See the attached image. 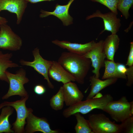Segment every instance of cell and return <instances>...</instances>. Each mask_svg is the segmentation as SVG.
<instances>
[{"label":"cell","instance_id":"6da1fadb","mask_svg":"<svg viewBox=\"0 0 133 133\" xmlns=\"http://www.w3.org/2000/svg\"><path fill=\"white\" fill-rule=\"evenodd\" d=\"M57 62L74 78L75 81L81 84L84 83L91 64L90 59L69 52H64Z\"/></svg>","mask_w":133,"mask_h":133},{"label":"cell","instance_id":"7a4b0ae2","mask_svg":"<svg viewBox=\"0 0 133 133\" xmlns=\"http://www.w3.org/2000/svg\"><path fill=\"white\" fill-rule=\"evenodd\" d=\"M99 95L84 101H81L64 109L62 114L65 118L69 117L78 112L83 114L88 113L93 110L97 109L103 111L107 104L113 100L110 94Z\"/></svg>","mask_w":133,"mask_h":133},{"label":"cell","instance_id":"3957f363","mask_svg":"<svg viewBox=\"0 0 133 133\" xmlns=\"http://www.w3.org/2000/svg\"><path fill=\"white\" fill-rule=\"evenodd\" d=\"M103 111L108 113L116 122H121L133 116V102L129 101L126 97L122 96L117 100L109 102Z\"/></svg>","mask_w":133,"mask_h":133},{"label":"cell","instance_id":"277c9868","mask_svg":"<svg viewBox=\"0 0 133 133\" xmlns=\"http://www.w3.org/2000/svg\"><path fill=\"white\" fill-rule=\"evenodd\" d=\"M29 98L28 95L22 97L21 99L13 102L4 101L0 104V110L6 106H10L14 108L16 112L17 116L16 121L12 124V129L15 133H25V126L28 116L33 113L31 108H28L26 105V102Z\"/></svg>","mask_w":133,"mask_h":133},{"label":"cell","instance_id":"5b68a950","mask_svg":"<svg viewBox=\"0 0 133 133\" xmlns=\"http://www.w3.org/2000/svg\"><path fill=\"white\" fill-rule=\"evenodd\" d=\"M5 73L8 80L9 87L7 93L2 98V100L7 99L10 97L16 95L25 97L28 95L24 85L28 83L29 80L26 76L25 70L20 68L15 74L7 71Z\"/></svg>","mask_w":133,"mask_h":133},{"label":"cell","instance_id":"8992f818","mask_svg":"<svg viewBox=\"0 0 133 133\" xmlns=\"http://www.w3.org/2000/svg\"><path fill=\"white\" fill-rule=\"evenodd\" d=\"M88 120L93 133H120V124L112 121L103 114H90Z\"/></svg>","mask_w":133,"mask_h":133},{"label":"cell","instance_id":"52a82bcc","mask_svg":"<svg viewBox=\"0 0 133 133\" xmlns=\"http://www.w3.org/2000/svg\"><path fill=\"white\" fill-rule=\"evenodd\" d=\"M34 60L32 61H26L23 59L19 61L20 64L23 66H30L33 68L38 73L42 76L47 81L48 86L53 89L54 86L50 82L49 78L48 72L51 66L52 61L44 59L40 54L39 49L37 47L32 51Z\"/></svg>","mask_w":133,"mask_h":133},{"label":"cell","instance_id":"ba28073f","mask_svg":"<svg viewBox=\"0 0 133 133\" xmlns=\"http://www.w3.org/2000/svg\"><path fill=\"white\" fill-rule=\"evenodd\" d=\"M22 45L21 38L7 24L0 25V49L11 51L19 50Z\"/></svg>","mask_w":133,"mask_h":133},{"label":"cell","instance_id":"9c48e42d","mask_svg":"<svg viewBox=\"0 0 133 133\" xmlns=\"http://www.w3.org/2000/svg\"><path fill=\"white\" fill-rule=\"evenodd\" d=\"M103 40H101L96 42L91 49L83 55L91 60V66L94 68L92 72L97 78L100 76V69L104 66L105 59L106 58L103 48Z\"/></svg>","mask_w":133,"mask_h":133},{"label":"cell","instance_id":"30bf717a","mask_svg":"<svg viewBox=\"0 0 133 133\" xmlns=\"http://www.w3.org/2000/svg\"><path fill=\"white\" fill-rule=\"evenodd\" d=\"M117 15L111 11L103 14L98 10L92 14L87 16L86 19L95 17L101 18L103 21L104 29L99 35L105 31L110 32L112 34H116L119 31L121 25V20L117 17Z\"/></svg>","mask_w":133,"mask_h":133},{"label":"cell","instance_id":"8fae6325","mask_svg":"<svg viewBox=\"0 0 133 133\" xmlns=\"http://www.w3.org/2000/svg\"><path fill=\"white\" fill-rule=\"evenodd\" d=\"M26 125L25 133H33L40 132L43 133H58L57 130L51 129L47 119L45 117H39L30 113L26 119Z\"/></svg>","mask_w":133,"mask_h":133},{"label":"cell","instance_id":"7c38bea8","mask_svg":"<svg viewBox=\"0 0 133 133\" xmlns=\"http://www.w3.org/2000/svg\"><path fill=\"white\" fill-rule=\"evenodd\" d=\"M28 2L26 0H0V12L5 10L16 14V23H21Z\"/></svg>","mask_w":133,"mask_h":133},{"label":"cell","instance_id":"4fadbf2b","mask_svg":"<svg viewBox=\"0 0 133 133\" xmlns=\"http://www.w3.org/2000/svg\"><path fill=\"white\" fill-rule=\"evenodd\" d=\"M75 0H70L67 3L64 5L57 4L54 10L49 12L41 9L39 15L40 18L45 17L50 15H53L60 19L64 26H67L73 23V18L69 13V7Z\"/></svg>","mask_w":133,"mask_h":133},{"label":"cell","instance_id":"5bb4252c","mask_svg":"<svg viewBox=\"0 0 133 133\" xmlns=\"http://www.w3.org/2000/svg\"><path fill=\"white\" fill-rule=\"evenodd\" d=\"M62 86L66 106H70L82 100L83 95L76 83L70 82L63 84Z\"/></svg>","mask_w":133,"mask_h":133},{"label":"cell","instance_id":"9a60e30c","mask_svg":"<svg viewBox=\"0 0 133 133\" xmlns=\"http://www.w3.org/2000/svg\"><path fill=\"white\" fill-rule=\"evenodd\" d=\"M52 42L62 48L67 49L69 52L82 55L90 50L96 43L94 40L81 44L72 43L66 41H60L57 39L52 41Z\"/></svg>","mask_w":133,"mask_h":133},{"label":"cell","instance_id":"2e32d148","mask_svg":"<svg viewBox=\"0 0 133 133\" xmlns=\"http://www.w3.org/2000/svg\"><path fill=\"white\" fill-rule=\"evenodd\" d=\"M49 77L63 84L75 82L74 78L66 71L58 62L52 61L48 72Z\"/></svg>","mask_w":133,"mask_h":133},{"label":"cell","instance_id":"e0dca14e","mask_svg":"<svg viewBox=\"0 0 133 133\" xmlns=\"http://www.w3.org/2000/svg\"><path fill=\"white\" fill-rule=\"evenodd\" d=\"M91 83V88L90 92L86 100L91 99L98 94L102 89L115 83L118 79L116 78H109L104 80H100L96 78L95 75L91 76L89 78Z\"/></svg>","mask_w":133,"mask_h":133},{"label":"cell","instance_id":"ac0fdd59","mask_svg":"<svg viewBox=\"0 0 133 133\" xmlns=\"http://www.w3.org/2000/svg\"><path fill=\"white\" fill-rule=\"evenodd\" d=\"M120 41V39L116 34H111L104 40L103 50L108 60L114 61L115 54L118 49Z\"/></svg>","mask_w":133,"mask_h":133},{"label":"cell","instance_id":"d6986e66","mask_svg":"<svg viewBox=\"0 0 133 133\" xmlns=\"http://www.w3.org/2000/svg\"><path fill=\"white\" fill-rule=\"evenodd\" d=\"M13 56L11 53H4L0 51V80L9 83L8 80L5 72L9 68L18 67V64L11 60Z\"/></svg>","mask_w":133,"mask_h":133},{"label":"cell","instance_id":"ffe728a7","mask_svg":"<svg viewBox=\"0 0 133 133\" xmlns=\"http://www.w3.org/2000/svg\"><path fill=\"white\" fill-rule=\"evenodd\" d=\"M1 109L0 115V133H14L9 121V117L13 113L14 108L11 106H6Z\"/></svg>","mask_w":133,"mask_h":133},{"label":"cell","instance_id":"44dd1931","mask_svg":"<svg viewBox=\"0 0 133 133\" xmlns=\"http://www.w3.org/2000/svg\"><path fill=\"white\" fill-rule=\"evenodd\" d=\"M104 66L105 68L102 79L112 78L127 79L125 74H121L118 71L116 67V63L114 61L105 60Z\"/></svg>","mask_w":133,"mask_h":133},{"label":"cell","instance_id":"7402d4cb","mask_svg":"<svg viewBox=\"0 0 133 133\" xmlns=\"http://www.w3.org/2000/svg\"><path fill=\"white\" fill-rule=\"evenodd\" d=\"M74 115L77 120L74 127L76 133H93L88 120L85 119L79 113Z\"/></svg>","mask_w":133,"mask_h":133},{"label":"cell","instance_id":"603a6c76","mask_svg":"<svg viewBox=\"0 0 133 133\" xmlns=\"http://www.w3.org/2000/svg\"><path fill=\"white\" fill-rule=\"evenodd\" d=\"M64 99L62 86L60 87L57 92L53 96L50 100L51 108L55 111H58L63 108Z\"/></svg>","mask_w":133,"mask_h":133},{"label":"cell","instance_id":"cb8c5ba5","mask_svg":"<svg viewBox=\"0 0 133 133\" xmlns=\"http://www.w3.org/2000/svg\"><path fill=\"white\" fill-rule=\"evenodd\" d=\"M133 0H118L117 9L121 12L126 19L129 17V10L133 5Z\"/></svg>","mask_w":133,"mask_h":133},{"label":"cell","instance_id":"d4e9b609","mask_svg":"<svg viewBox=\"0 0 133 133\" xmlns=\"http://www.w3.org/2000/svg\"><path fill=\"white\" fill-rule=\"evenodd\" d=\"M120 124V133H133V116L127 118Z\"/></svg>","mask_w":133,"mask_h":133},{"label":"cell","instance_id":"484cf974","mask_svg":"<svg viewBox=\"0 0 133 133\" xmlns=\"http://www.w3.org/2000/svg\"><path fill=\"white\" fill-rule=\"evenodd\" d=\"M93 2L101 3L107 7L111 12L118 14L117 4L118 0H90Z\"/></svg>","mask_w":133,"mask_h":133},{"label":"cell","instance_id":"4316f807","mask_svg":"<svg viewBox=\"0 0 133 133\" xmlns=\"http://www.w3.org/2000/svg\"><path fill=\"white\" fill-rule=\"evenodd\" d=\"M126 75L127 79L126 85L131 87L133 83V66L127 68Z\"/></svg>","mask_w":133,"mask_h":133},{"label":"cell","instance_id":"83f0119b","mask_svg":"<svg viewBox=\"0 0 133 133\" xmlns=\"http://www.w3.org/2000/svg\"><path fill=\"white\" fill-rule=\"evenodd\" d=\"M130 48L129 55L128 58L126 65L129 67L133 65V42L130 43Z\"/></svg>","mask_w":133,"mask_h":133},{"label":"cell","instance_id":"f1b7e54d","mask_svg":"<svg viewBox=\"0 0 133 133\" xmlns=\"http://www.w3.org/2000/svg\"><path fill=\"white\" fill-rule=\"evenodd\" d=\"M33 90L34 93L38 95H41L44 94L46 92L45 87L43 85L38 84L34 87Z\"/></svg>","mask_w":133,"mask_h":133},{"label":"cell","instance_id":"f546056e","mask_svg":"<svg viewBox=\"0 0 133 133\" xmlns=\"http://www.w3.org/2000/svg\"><path fill=\"white\" fill-rule=\"evenodd\" d=\"M116 67L118 71L120 73L126 75L127 68L124 64L120 63H117Z\"/></svg>","mask_w":133,"mask_h":133},{"label":"cell","instance_id":"4dcf8cb0","mask_svg":"<svg viewBox=\"0 0 133 133\" xmlns=\"http://www.w3.org/2000/svg\"><path fill=\"white\" fill-rule=\"evenodd\" d=\"M54 0H26L28 2L32 3H36L39 2L43 1H50Z\"/></svg>","mask_w":133,"mask_h":133},{"label":"cell","instance_id":"1f68e13d","mask_svg":"<svg viewBox=\"0 0 133 133\" xmlns=\"http://www.w3.org/2000/svg\"><path fill=\"white\" fill-rule=\"evenodd\" d=\"M8 22V21L6 18L0 16V25L7 24Z\"/></svg>","mask_w":133,"mask_h":133}]
</instances>
